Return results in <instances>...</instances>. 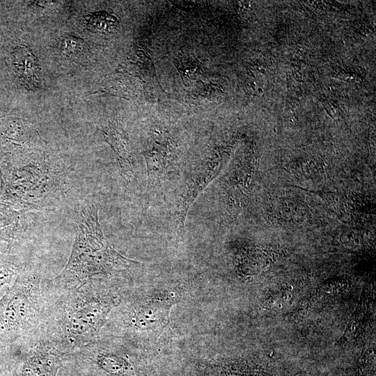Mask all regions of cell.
I'll return each instance as SVG.
<instances>
[{"mask_svg":"<svg viewBox=\"0 0 376 376\" xmlns=\"http://www.w3.org/2000/svg\"><path fill=\"white\" fill-rule=\"evenodd\" d=\"M44 297L40 340L65 354L97 340L120 291L104 278L88 280L68 290H50L42 283Z\"/></svg>","mask_w":376,"mask_h":376,"instance_id":"6da1fadb","label":"cell"},{"mask_svg":"<svg viewBox=\"0 0 376 376\" xmlns=\"http://www.w3.org/2000/svg\"><path fill=\"white\" fill-rule=\"evenodd\" d=\"M134 263L107 244L98 220V210L95 205L88 204L78 212L75 239L68 263L58 276L42 283L52 290H72L90 279L125 271Z\"/></svg>","mask_w":376,"mask_h":376,"instance_id":"7a4b0ae2","label":"cell"},{"mask_svg":"<svg viewBox=\"0 0 376 376\" xmlns=\"http://www.w3.org/2000/svg\"><path fill=\"white\" fill-rule=\"evenodd\" d=\"M42 281L40 270L26 265L0 299V344L23 349L40 340Z\"/></svg>","mask_w":376,"mask_h":376,"instance_id":"3957f363","label":"cell"},{"mask_svg":"<svg viewBox=\"0 0 376 376\" xmlns=\"http://www.w3.org/2000/svg\"><path fill=\"white\" fill-rule=\"evenodd\" d=\"M58 181L45 159L11 158L0 163V196L23 213L42 207Z\"/></svg>","mask_w":376,"mask_h":376,"instance_id":"277c9868","label":"cell"},{"mask_svg":"<svg viewBox=\"0 0 376 376\" xmlns=\"http://www.w3.org/2000/svg\"><path fill=\"white\" fill-rule=\"evenodd\" d=\"M65 357L49 343L39 340L19 351L10 376H57Z\"/></svg>","mask_w":376,"mask_h":376,"instance_id":"5b68a950","label":"cell"},{"mask_svg":"<svg viewBox=\"0 0 376 376\" xmlns=\"http://www.w3.org/2000/svg\"><path fill=\"white\" fill-rule=\"evenodd\" d=\"M23 212L10 205L0 202V245L4 244L7 253L21 240L20 219Z\"/></svg>","mask_w":376,"mask_h":376,"instance_id":"8992f818","label":"cell"},{"mask_svg":"<svg viewBox=\"0 0 376 376\" xmlns=\"http://www.w3.org/2000/svg\"><path fill=\"white\" fill-rule=\"evenodd\" d=\"M13 62L21 84L30 91L39 87V65L37 58L25 46L17 47L13 52Z\"/></svg>","mask_w":376,"mask_h":376,"instance_id":"52a82bcc","label":"cell"},{"mask_svg":"<svg viewBox=\"0 0 376 376\" xmlns=\"http://www.w3.org/2000/svg\"><path fill=\"white\" fill-rule=\"evenodd\" d=\"M102 132L117 155L122 174L126 179H130L133 175V162L125 133L121 127L114 124L105 127Z\"/></svg>","mask_w":376,"mask_h":376,"instance_id":"ba28073f","label":"cell"},{"mask_svg":"<svg viewBox=\"0 0 376 376\" xmlns=\"http://www.w3.org/2000/svg\"><path fill=\"white\" fill-rule=\"evenodd\" d=\"M26 266L17 255L0 253V288L15 279Z\"/></svg>","mask_w":376,"mask_h":376,"instance_id":"9c48e42d","label":"cell"},{"mask_svg":"<svg viewBox=\"0 0 376 376\" xmlns=\"http://www.w3.org/2000/svg\"><path fill=\"white\" fill-rule=\"evenodd\" d=\"M148 175L150 184L157 183L164 173L166 165V155L157 148L144 152Z\"/></svg>","mask_w":376,"mask_h":376,"instance_id":"30bf717a","label":"cell"},{"mask_svg":"<svg viewBox=\"0 0 376 376\" xmlns=\"http://www.w3.org/2000/svg\"><path fill=\"white\" fill-rule=\"evenodd\" d=\"M86 24L91 31L109 33L116 27L118 20L106 12H99L86 16Z\"/></svg>","mask_w":376,"mask_h":376,"instance_id":"8fae6325","label":"cell"},{"mask_svg":"<svg viewBox=\"0 0 376 376\" xmlns=\"http://www.w3.org/2000/svg\"><path fill=\"white\" fill-rule=\"evenodd\" d=\"M86 49L87 45L84 40L70 36L63 40L60 50L63 57L75 60L80 58L86 52Z\"/></svg>","mask_w":376,"mask_h":376,"instance_id":"7c38bea8","label":"cell"},{"mask_svg":"<svg viewBox=\"0 0 376 376\" xmlns=\"http://www.w3.org/2000/svg\"><path fill=\"white\" fill-rule=\"evenodd\" d=\"M19 351L15 346L0 344V376H10Z\"/></svg>","mask_w":376,"mask_h":376,"instance_id":"4fadbf2b","label":"cell"}]
</instances>
